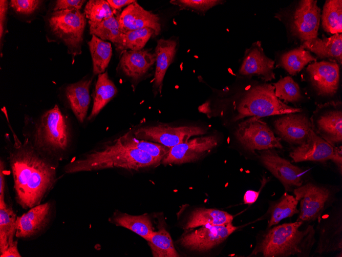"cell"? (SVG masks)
I'll list each match as a JSON object with an SVG mask.
<instances>
[{
  "label": "cell",
  "instance_id": "7dc6e473",
  "mask_svg": "<svg viewBox=\"0 0 342 257\" xmlns=\"http://www.w3.org/2000/svg\"><path fill=\"white\" fill-rule=\"evenodd\" d=\"M1 38L2 39L4 31V23L5 19L6 13L8 8V2L7 1H1Z\"/></svg>",
  "mask_w": 342,
  "mask_h": 257
},
{
  "label": "cell",
  "instance_id": "4dcf8cb0",
  "mask_svg": "<svg viewBox=\"0 0 342 257\" xmlns=\"http://www.w3.org/2000/svg\"><path fill=\"white\" fill-rule=\"evenodd\" d=\"M16 217L11 206L0 205V254L15 241Z\"/></svg>",
  "mask_w": 342,
  "mask_h": 257
},
{
  "label": "cell",
  "instance_id": "6da1fadb",
  "mask_svg": "<svg viewBox=\"0 0 342 257\" xmlns=\"http://www.w3.org/2000/svg\"><path fill=\"white\" fill-rule=\"evenodd\" d=\"M12 133L14 143L8 160L15 200L28 210L42 203L53 188L57 181V162L38 151L28 138L22 142Z\"/></svg>",
  "mask_w": 342,
  "mask_h": 257
},
{
  "label": "cell",
  "instance_id": "ba28073f",
  "mask_svg": "<svg viewBox=\"0 0 342 257\" xmlns=\"http://www.w3.org/2000/svg\"><path fill=\"white\" fill-rule=\"evenodd\" d=\"M234 134L243 148L253 153L255 150L283 147L280 139L274 135L267 124L256 117L241 122Z\"/></svg>",
  "mask_w": 342,
  "mask_h": 257
},
{
  "label": "cell",
  "instance_id": "74e56055",
  "mask_svg": "<svg viewBox=\"0 0 342 257\" xmlns=\"http://www.w3.org/2000/svg\"><path fill=\"white\" fill-rule=\"evenodd\" d=\"M273 85L275 88V95L280 100L293 103L298 101L302 97L298 84L289 76L281 78Z\"/></svg>",
  "mask_w": 342,
  "mask_h": 257
},
{
  "label": "cell",
  "instance_id": "5bb4252c",
  "mask_svg": "<svg viewBox=\"0 0 342 257\" xmlns=\"http://www.w3.org/2000/svg\"><path fill=\"white\" fill-rule=\"evenodd\" d=\"M216 136L209 135L189 139L169 149L161 161L166 165L182 164L199 160L217 146Z\"/></svg>",
  "mask_w": 342,
  "mask_h": 257
},
{
  "label": "cell",
  "instance_id": "484cf974",
  "mask_svg": "<svg viewBox=\"0 0 342 257\" xmlns=\"http://www.w3.org/2000/svg\"><path fill=\"white\" fill-rule=\"evenodd\" d=\"M328 220L320 230L316 251L324 253L341 250V220L339 215Z\"/></svg>",
  "mask_w": 342,
  "mask_h": 257
},
{
  "label": "cell",
  "instance_id": "8992f818",
  "mask_svg": "<svg viewBox=\"0 0 342 257\" xmlns=\"http://www.w3.org/2000/svg\"><path fill=\"white\" fill-rule=\"evenodd\" d=\"M283 15L277 18L283 17L289 33L294 37L303 43L317 37L321 14L316 1H300Z\"/></svg>",
  "mask_w": 342,
  "mask_h": 257
},
{
  "label": "cell",
  "instance_id": "3957f363",
  "mask_svg": "<svg viewBox=\"0 0 342 257\" xmlns=\"http://www.w3.org/2000/svg\"><path fill=\"white\" fill-rule=\"evenodd\" d=\"M303 222L296 221L270 228L252 251L251 255L265 257L307 256L315 241L311 225L301 229Z\"/></svg>",
  "mask_w": 342,
  "mask_h": 257
},
{
  "label": "cell",
  "instance_id": "8d00e7d4",
  "mask_svg": "<svg viewBox=\"0 0 342 257\" xmlns=\"http://www.w3.org/2000/svg\"><path fill=\"white\" fill-rule=\"evenodd\" d=\"M152 36H155V32L149 28H143L123 33L121 51L142 50Z\"/></svg>",
  "mask_w": 342,
  "mask_h": 257
},
{
  "label": "cell",
  "instance_id": "4316f807",
  "mask_svg": "<svg viewBox=\"0 0 342 257\" xmlns=\"http://www.w3.org/2000/svg\"><path fill=\"white\" fill-rule=\"evenodd\" d=\"M114 83L109 78L108 72L98 74L93 94V105L88 120H91L97 115L103 107L117 93Z\"/></svg>",
  "mask_w": 342,
  "mask_h": 257
},
{
  "label": "cell",
  "instance_id": "603a6c76",
  "mask_svg": "<svg viewBox=\"0 0 342 257\" xmlns=\"http://www.w3.org/2000/svg\"><path fill=\"white\" fill-rule=\"evenodd\" d=\"M322 58H330L339 64L342 63V35L333 34L327 37H318L302 43L301 45Z\"/></svg>",
  "mask_w": 342,
  "mask_h": 257
},
{
  "label": "cell",
  "instance_id": "bcb514c9",
  "mask_svg": "<svg viewBox=\"0 0 342 257\" xmlns=\"http://www.w3.org/2000/svg\"><path fill=\"white\" fill-rule=\"evenodd\" d=\"M260 194L259 191L254 190H247L244 194L243 201L244 204H252L254 203L258 199Z\"/></svg>",
  "mask_w": 342,
  "mask_h": 257
},
{
  "label": "cell",
  "instance_id": "b9f144b4",
  "mask_svg": "<svg viewBox=\"0 0 342 257\" xmlns=\"http://www.w3.org/2000/svg\"><path fill=\"white\" fill-rule=\"evenodd\" d=\"M86 1L84 0H57L54 11L63 10H79Z\"/></svg>",
  "mask_w": 342,
  "mask_h": 257
},
{
  "label": "cell",
  "instance_id": "f546056e",
  "mask_svg": "<svg viewBox=\"0 0 342 257\" xmlns=\"http://www.w3.org/2000/svg\"><path fill=\"white\" fill-rule=\"evenodd\" d=\"M146 241L150 247L153 256H180L175 248L170 234L162 224L158 226L157 231H154L152 232Z\"/></svg>",
  "mask_w": 342,
  "mask_h": 257
},
{
  "label": "cell",
  "instance_id": "f1b7e54d",
  "mask_svg": "<svg viewBox=\"0 0 342 257\" xmlns=\"http://www.w3.org/2000/svg\"><path fill=\"white\" fill-rule=\"evenodd\" d=\"M233 219L231 214L223 210L198 208L192 212L184 228L188 229L206 225H223L232 223Z\"/></svg>",
  "mask_w": 342,
  "mask_h": 257
},
{
  "label": "cell",
  "instance_id": "5b68a950",
  "mask_svg": "<svg viewBox=\"0 0 342 257\" xmlns=\"http://www.w3.org/2000/svg\"><path fill=\"white\" fill-rule=\"evenodd\" d=\"M270 84L255 85L249 88L234 102L233 121L247 117L261 118L302 111L300 108L289 106L279 99Z\"/></svg>",
  "mask_w": 342,
  "mask_h": 257
},
{
  "label": "cell",
  "instance_id": "9a60e30c",
  "mask_svg": "<svg viewBox=\"0 0 342 257\" xmlns=\"http://www.w3.org/2000/svg\"><path fill=\"white\" fill-rule=\"evenodd\" d=\"M260 157L264 166L279 180L286 190L302 185L305 171L301 168L269 149L264 151Z\"/></svg>",
  "mask_w": 342,
  "mask_h": 257
},
{
  "label": "cell",
  "instance_id": "f6af8a7d",
  "mask_svg": "<svg viewBox=\"0 0 342 257\" xmlns=\"http://www.w3.org/2000/svg\"><path fill=\"white\" fill-rule=\"evenodd\" d=\"M136 1L134 0H108L107 2L109 4L112 9L114 10L117 11L120 10L122 7L125 6H128Z\"/></svg>",
  "mask_w": 342,
  "mask_h": 257
},
{
  "label": "cell",
  "instance_id": "277c9868",
  "mask_svg": "<svg viewBox=\"0 0 342 257\" xmlns=\"http://www.w3.org/2000/svg\"><path fill=\"white\" fill-rule=\"evenodd\" d=\"M32 145L58 163L65 159L72 141L70 126L57 105L44 113L35 125Z\"/></svg>",
  "mask_w": 342,
  "mask_h": 257
},
{
  "label": "cell",
  "instance_id": "44dd1931",
  "mask_svg": "<svg viewBox=\"0 0 342 257\" xmlns=\"http://www.w3.org/2000/svg\"><path fill=\"white\" fill-rule=\"evenodd\" d=\"M92 82L91 78L82 80L68 85L65 89L71 109L80 123L84 122L90 104V87Z\"/></svg>",
  "mask_w": 342,
  "mask_h": 257
},
{
  "label": "cell",
  "instance_id": "30bf717a",
  "mask_svg": "<svg viewBox=\"0 0 342 257\" xmlns=\"http://www.w3.org/2000/svg\"><path fill=\"white\" fill-rule=\"evenodd\" d=\"M27 210L16 217L15 237L32 240L43 234L52 222L55 213V203L51 200Z\"/></svg>",
  "mask_w": 342,
  "mask_h": 257
},
{
  "label": "cell",
  "instance_id": "83f0119b",
  "mask_svg": "<svg viewBox=\"0 0 342 257\" xmlns=\"http://www.w3.org/2000/svg\"><path fill=\"white\" fill-rule=\"evenodd\" d=\"M118 13L103 20L94 23L89 21L90 33L103 41L109 40L121 51L123 33L121 31L118 19Z\"/></svg>",
  "mask_w": 342,
  "mask_h": 257
},
{
  "label": "cell",
  "instance_id": "d6986e66",
  "mask_svg": "<svg viewBox=\"0 0 342 257\" xmlns=\"http://www.w3.org/2000/svg\"><path fill=\"white\" fill-rule=\"evenodd\" d=\"M297 113L283 114L274 121V126L283 140L301 145L307 140L312 128L307 116Z\"/></svg>",
  "mask_w": 342,
  "mask_h": 257
},
{
  "label": "cell",
  "instance_id": "8fae6325",
  "mask_svg": "<svg viewBox=\"0 0 342 257\" xmlns=\"http://www.w3.org/2000/svg\"><path fill=\"white\" fill-rule=\"evenodd\" d=\"M293 193L300 202L297 221L303 223L319 219L332 199L331 192L328 189L312 183L294 188Z\"/></svg>",
  "mask_w": 342,
  "mask_h": 257
},
{
  "label": "cell",
  "instance_id": "4fadbf2b",
  "mask_svg": "<svg viewBox=\"0 0 342 257\" xmlns=\"http://www.w3.org/2000/svg\"><path fill=\"white\" fill-rule=\"evenodd\" d=\"M238 228L232 223L220 225H206L184 234L179 241L181 246L190 250L207 251L224 242Z\"/></svg>",
  "mask_w": 342,
  "mask_h": 257
},
{
  "label": "cell",
  "instance_id": "d4e9b609",
  "mask_svg": "<svg viewBox=\"0 0 342 257\" xmlns=\"http://www.w3.org/2000/svg\"><path fill=\"white\" fill-rule=\"evenodd\" d=\"M112 223L126 228L147 241L154 231L150 216L146 213L133 215L116 211L109 219Z\"/></svg>",
  "mask_w": 342,
  "mask_h": 257
},
{
  "label": "cell",
  "instance_id": "7402d4cb",
  "mask_svg": "<svg viewBox=\"0 0 342 257\" xmlns=\"http://www.w3.org/2000/svg\"><path fill=\"white\" fill-rule=\"evenodd\" d=\"M177 42L174 39L161 38L155 48L156 69L153 79L155 92L161 93L165 73L173 62L176 52Z\"/></svg>",
  "mask_w": 342,
  "mask_h": 257
},
{
  "label": "cell",
  "instance_id": "e575fe53",
  "mask_svg": "<svg viewBox=\"0 0 342 257\" xmlns=\"http://www.w3.org/2000/svg\"><path fill=\"white\" fill-rule=\"evenodd\" d=\"M116 139L126 147L145 152L161 161L170 149L157 143L137 139L131 132H127Z\"/></svg>",
  "mask_w": 342,
  "mask_h": 257
},
{
  "label": "cell",
  "instance_id": "d6a6232c",
  "mask_svg": "<svg viewBox=\"0 0 342 257\" xmlns=\"http://www.w3.org/2000/svg\"><path fill=\"white\" fill-rule=\"evenodd\" d=\"M315 61L316 57L300 46L283 53L280 57V63L289 74L294 75L308 63Z\"/></svg>",
  "mask_w": 342,
  "mask_h": 257
},
{
  "label": "cell",
  "instance_id": "1f68e13d",
  "mask_svg": "<svg viewBox=\"0 0 342 257\" xmlns=\"http://www.w3.org/2000/svg\"><path fill=\"white\" fill-rule=\"evenodd\" d=\"M93 61L94 75L105 72L112 55V48L110 42L102 40L95 35L88 43Z\"/></svg>",
  "mask_w": 342,
  "mask_h": 257
},
{
  "label": "cell",
  "instance_id": "7c38bea8",
  "mask_svg": "<svg viewBox=\"0 0 342 257\" xmlns=\"http://www.w3.org/2000/svg\"><path fill=\"white\" fill-rule=\"evenodd\" d=\"M290 156L295 162L314 161L324 162L328 160L333 162L341 171V147L333 146L312 129L307 140L294 148Z\"/></svg>",
  "mask_w": 342,
  "mask_h": 257
},
{
  "label": "cell",
  "instance_id": "d590c367",
  "mask_svg": "<svg viewBox=\"0 0 342 257\" xmlns=\"http://www.w3.org/2000/svg\"><path fill=\"white\" fill-rule=\"evenodd\" d=\"M298 203V200L294 196L285 192L271 207L268 227L275 225L282 220L298 213L299 212L297 208Z\"/></svg>",
  "mask_w": 342,
  "mask_h": 257
},
{
  "label": "cell",
  "instance_id": "ffe728a7",
  "mask_svg": "<svg viewBox=\"0 0 342 257\" xmlns=\"http://www.w3.org/2000/svg\"><path fill=\"white\" fill-rule=\"evenodd\" d=\"M155 61V54L147 50H124L122 52L120 67L127 76L137 80L146 73Z\"/></svg>",
  "mask_w": 342,
  "mask_h": 257
},
{
  "label": "cell",
  "instance_id": "52a82bcc",
  "mask_svg": "<svg viewBox=\"0 0 342 257\" xmlns=\"http://www.w3.org/2000/svg\"><path fill=\"white\" fill-rule=\"evenodd\" d=\"M52 32L68 46L74 55L80 54V46L86 24L84 13L78 10L54 11L49 18Z\"/></svg>",
  "mask_w": 342,
  "mask_h": 257
},
{
  "label": "cell",
  "instance_id": "2e32d148",
  "mask_svg": "<svg viewBox=\"0 0 342 257\" xmlns=\"http://www.w3.org/2000/svg\"><path fill=\"white\" fill-rule=\"evenodd\" d=\"M311 85L318 95L332 96L339 82V65L335 61L314 62L306 69Z\"/></svg>",
  "mask_w": 342,
  "mask_h": 257
},
{
  "label": "cell",
  "instance_id": "7a4b0ae2",
  "mask_svg": "<svg viewBox=\"0 0 342 257\" xmlns=\"http://www.w3.org/2000/svg\"><path fill=\"white\" fill-rule=\"evenodd\" d=\"M161 162L147 153L124 146L116 139L71 161L63 170L68 174L116 168L138 171L158 166Z\"/></svg>",
  "mask_w": 342,
  "mask_h": 257
},
{
  "label": "cell",
  "instance_id": "ab89813d",
  "mask_svg": "<svg viewBox=\"0 0 342 257\" xmlns=\"http://www.w3.org/2000/svg\"><path fill=\"white\" fill-rule=\"evenodd\" d=\"M224 1L219 0H178L170 1V3L178 6L181 9H190L204 14L210 8L222 4Z\"/></svg>",
  "mask_w": 342,
  "mask_h": 257
},
{
  "label": "cell",
  "instance_id": "60d3db41",
  "mask_svg": "<svg viewBox=\"0 0 342 257\" xmlns=\"http://www.w3.org/2000/svg\"><path fill=\"white\" fill-rule=\"evenodd\" d=\"M41 2L38 0H12L10 6L17 13L30 14L39 7Z\"/></svg>",
  "mask_w": 342,
  "mask_h": 257
},
{
  "label": "cell",
  "instance_id": "e0dca14e",
  "mask_svg": "<svg viewBox=\"0 0 342 257\" xmlns=\"http://www.w3.org/2000/svg\"><path fill=\"white\" fill-rule=\"evenodd\" d=\"M274 62L264 53L261 43L254 42L246 49L239 70L243 76L257 75L266 82L275 78Z\"/></svg>",
  "mask_w": 342,
  "mask_h": 257
},
{
  "label": "cell",
  "instance_id": "ac0fdd59",
  "mask_svg": "<svg viewBox=\"0 0 342 257\" xmlns=\"http://www.w3.org/2000/svg\"><path fill=\"white\" fill-rule=\"evenodd\" d=\"M121 31H128L143 28H149L158 35L161 31L160 18L158 14L142 8L137 1L126 6L118 15Z\"/></svg>",
  "mask_w": 342,
  "mask_h": 257
},
{
  "label": "cell",
  "instance_id": "cb8c5ba5",
  "mask_svg": "<svg viewBox=\"0 0 342 257\" xmlns=\"http://www.w3.org/2000/svg\"><path fill=\"white\" fill-rule=\"evenodd\" d=\"M316 127L320 137L330 144L340 143L342 141V113L341 110L329 109L319 114L317 118Z\"/></svg>",
  "mask_w": 342,
  "mask_h": 257
},
{
  "label": "cell",
  "instance_id": "ee69618b",
  "mask_svg": "<svg viewBox=\"0 0 342 257\" xmlns=\"http://www.w3.org/2000/svg\"><path fill=\"white\" fill-rule=\"evenodd\" d=\"M1 257H21L17 247V241L10 245L4 252L0 254Z\"/></svg>",
  "mask_w": 342,
  "mask_h": 257
},
{
  "label": "cell",
  "instance_id": "f35d334b",
  "mask_svg": "<svg viewBox=\"0 0 342 257\" xmlns=\"http://www.w3.org/2000/svg\"><path fill=\"white\" fill-rule=\"evenodd\" d=\"M116 10L112 9L107 1L90 0L84 7V14L89 22H99L116 14Z\"/></svg>",
  "mask_w": 342,
  "mask_h": 257
},
{
  "label": "cell",
  "instance_id": "836d02e7",
  "mask_svg": "<svg viewBox=\"0 0 342 257\" xmlns=\"http://www.w3.org/2000/svg\"><path fill=\"white\" fill-rule=\"evenodd\" d=\"M320 18L322 27L326 32L340 34L342 32V1L327 0L323 7Z\"/></svg>",
  "mask_w": 342,
  "mask_h": 257
},
{
  "label": "cell",
  "instance_id": "7bdbcfd3",
  "mask_svg": "<svg viewBox=\"0 0 342 257\" xmlns=\"http://www.w3.org/2000/svg\"><path fill=\"white\" fill-rule=\"evenodd\" d=\"M5 167V163L1 159L0 160V205H4L7 204L5 201L6 188Z\"/></svg>",
  "mask_w": 342,
  "mask_h": 257
},
{
  "label": "cell",
  "instance_id": "9c48e42d",
  "mask_svg": "<svg viewBox=\"0 0 342 257\" xmlns=\"http://www.w3.org/2000/svg\"><path fill=\"white\" fill-rule=\"evenodd\" d=\"M206 130L199 126H173L162 124L140 127L133 134L137 139L157 143L170 148L187 141L192 136L204 134Z\"/></svg>",
  "mask_w": 342,
  "mask_h": 257
}]
</instances>
